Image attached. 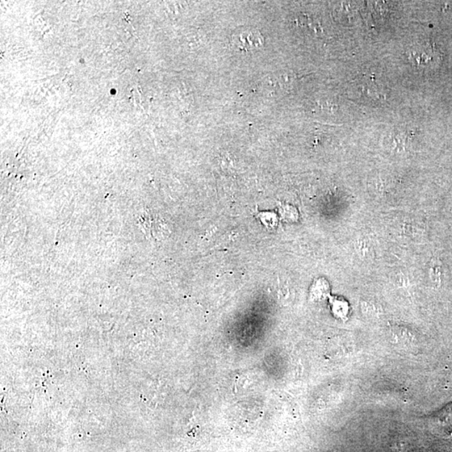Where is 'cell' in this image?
<instances>
[{
  "label": "cell",
  "mask_w": 452,
  "mask_h": 452,
  "mask_svg": "<svg viewBox=\"0 0 452 452\" xmlns=\"http://www.w3.org/2000/svg\"><path fill=\"white\" fill-rule=\"evenodd\" d=\"M352 93L363 102L375 103L386 98L383 85H381L375 75H363L356 79L351 86Z\"/></svg>",
  "instance_id": "6da1fadb"
},
{
  "label": "cell",
  "mask_w": 452,
  "mask_h": 452,
  "mask_svg": "<svg viewBox=\"0 0 452 452\" xmlns=\"http://www.w3.org/2000/svg\"><path fill=\"white\" fill-rule=\"evenodd\" d=\"M414 136L412 130L398 128L389 136L388 144L393 152L401 153L408 149L410 140Z\"/></svg>",
  "instance_id": "277c9868"
},
{
  "label": "cell",
  "mask_w": 452,
  "mask_h": 452,
  "mask_svg": "<svg viewBox=\"0 0 452 452\" xmlns=\"http://www.w3.org/2000/svg\"><path fill=\"white\" fill-rule=\"evenodd\" d=\"M232 45L234 49L241 52H253L261 48L264 45V38L255 28H244L238 29L232 38Z\"/></svg>",
  "instance_id": "7a4b0ae2"
},
{
  "label": "cell",
  "mask_w": 452,
  "mask_h": 452,
  "mask_svg": "<svg viewBox=\"0 0 452 452\" xmlns=\"http://www.w3.org/2000/svg\"><path fill=\"white\" fill-rule=\"evenodd\" d=\"M408 56L414 66L421 69L432 67L437 62L439 54L437 50L429 43L420 44L410 50Z\"/></svg>",
  "instance_id": "3957f363"
}]
</instances>
